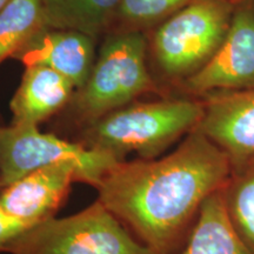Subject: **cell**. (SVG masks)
Returning a JSON list of instances; mask_svg holds the SVG:
<instances>
[{
	"label": "cell",
	"instance_id": "5",
	"mask_svg": "<svg viewBox=\"0 0 254 254\" xmlns=\"http://www.w3.org/2000/svg\"><path fill=\"white\" fill-rule=\"evenodd\" d=\"M227 0H192L159 24L152 52L167 78L194 74L214 55L231 24Z\"/></svg>",
	"mask_w": 254,
	"mask_h": 254
},
{
	"label": "cell",
	"instance_id": "10",
	"mask_svg": "<svg viewBox=\"0 0 254 254\" xmlns=\"http://www.w3.org/2000/svg\"><path fill=\"white\" fill-rule=\"evenodd\" d=\"M95 38L73 30L41 26L12 59L26 67H49L73 82L75 90L87 80L95 62Z\"/></svg>",
	"mask_w": 254,
	"mask_h": 254
},
{
	"label": "cell",
	"instance_id": "8",
	"mask_svg": "<svg viewBox=\"0 0 254 254\" xmlns=\"http://www.w3.org/2000/svg\"><path fill=\"white\" fill-rule=\"evenodd\" d=\"M201 98L204 114L196 131L228 155L232 167L254 158V87Z\"/></svg>",
	"mask_w": 254,
	"mask_h": 254
},
{
	"label": "cell",
	"instance_id": "1",
	"mask_svg": "<svg viewBox=\"0 0 254 254\" xmlns=\"http://www.w3.org/2000/svg\"><path fill=\"white\" fill-rule=\"evenodd\" d=\"M231 172L228 155L194 129L163 158L118 161L95 187L97 200L142 244L171 254Z\"/></svg>",
	"mask_w": 254,
	"mask_h": 254
},
{
	"label": "cell",
	"instance_id": "11",
	"mask_svg": "<svg viewBox=\"0 0 254 254\" xmlns=\"http://www.w3.org/2000/svg\"><path fill=\"white\" fill-rule=\"evenodd\" d=\"M74 92L73 82L58 72L40 65L26 66L9 101L11 124L39 126L67 106Z\"/></svg>",
	"mask_w": 254,
	"mask_h": 254
},
{
	"label": "cell",
	"instance_id": "7",
	"mask_svg": "<svg viewBox=\"0 0 254 254\" xmlns=\"http://www.w3.org/2000/svg\"><path fill=\"white\" fill-rule=\"evenodd\" d=\"M193 95L254 87V14L240 9L232 17L224 40L212 58L183 81Z\"/></svg>",
	"mask_w": 254,
	"mask_h": 254
},
{
	"label": "cell",
	"instance_id": "14",
	"mask_svg": "<svg viewBox=\"0 0 254 254\" xmlns=\"http://www.w3.org/2000/svg\"><path fill=\"white\" fill-rule=\"evenodd\" d=\"M221 196L232 227L254 254V158L232 167Z\"/></svg>",
	"mask_w": 254,
	"mask_h": 254
},
{
	"label": "cell",
	"instance_id": "3",
	"mask_svg": "<svg viewBox=\"0 0 254 254\" xmlns=\"http://www.w3.org/2000/svg\"><path fill=\"white\" fill-rule=\"evenodd\" d=\"M146 38L140 31H111L101 44L86 82L75 90L69 107L82 126L158 91L146 63Z\"/></svg>",
	"mask_w": 254,
	"mask_h": 254
},
{
	"label": "cell",
	"instance_id": "4",
	"mask_svg": "<svg viewBox=\"0 0 254 254\" xmlns=\"http://www.w3.org/2000/svg\"><path fill=\"white\" fill-rule=\"evenodd\" d=\"M8 254H159L136 241L99 200L78 213L51 218L9 244Z\"/></svg>",
	"mask_w": 254,
	"mask_h": 254
},
{
	"label": "cell",
	"instance_id": "15",
	"mask_svg": "<svg viewBox=\"0 0 254 254\" xmlns=\"http://www.w3.org/2000/svg\"><path fill=\"white\" fill-rule=\"evenodd\" d=\"M44 26L40 0H11L0 11V64L12 58Z\"/></svg>",
	"mask_w": 254,
	"mask_h": 254
},
{
	"label": "cell",
	"instance_id": "17",
	"mask_svg": "<svg viewBox=\"0 0 254 254\" xmlns=\"http://www.w3.org/2000/svg\"><path fill=\"white\" fill-rule=\"evenodd\" d=\"M28 228H31L28 225L9 215L0 206V253H5L9 244Z\"/></svg>",
	"mask_w": 254,
	"mask_h": 254
},
{
	"label": "cell",
	"instance_id": "20",
	"mask_svg": "<svg viewBox=\"0 0 254 254\" xmlns=\"http://www.w3.org/2000/svg\"><path fill=\"white\" fill-rule=\"evenodd\" d=\"M0 125H1V124H0Z\"/></svg>",
	"mask_w": 254,
	"mask_h": 254
},
{
	"label": "cell",
	"instance_id": "12",
	"mask_svg": "<svg viewBox=\"0 0 254 254\" xmlns=\"http://www.w3.org/2000/svg\"><path fill=\"white\" fill-rule=\"evenodd\" d=\"M44 26L82 32L97 39L112 30L122 0H40Z\"/></svg>",
	"mask_w": 254,
	"mask_h": 254
},
{
	"label": "cell",
	"instance_id": "2",
	"mask_svg": "<svg viewBox=\"0 0 254 254\" xmlns=\"http://www.w3.org/2000/svg\"><path fill=\"white\" fill-rule=\"evenodd\" d=\"M202 114L201 100L165 98L132 103L85 126L79 142L119 161L131 153L140 159H154L194 131Z\"/></svg>",
	"mask_w": 254,
	"mask_h": 254
},
{
	"label": "cell",
	"instance_id": "6",
	"mask_svg": "<svg viewBox=\"0 0 254 254\" xmlns=\"http://www.w3.org/2000/svg\"><path fill=\"white\" fill-rule=\"evenodd\" d=\"M112 155L72 142L34 125H0V180L7 186L38 168L72 164L78 168L80 183L93 186L118 163Z\"/></svg>",
	"mask_w": 254,
	"mask_h": 254
},
{
	"label": "cell",
	"instance_id": "16",
	"mask_svg": "<svg viewBox=\"0 0 254 254\" xmlns=\"http://www.w3.org/2000/svg\"><path fill=\"white\" fill-rule=\"evenodd\" d=\"M192 0H122L111 31H140L159 25Z\"/></svg>",
	"mask_w": 254,
	"mask_h": 254
},
{
	"label": "cell",
	"instance_id": "13",
	"mask_svg": "<svg viewBox=\"0 0 254 254\" xmlns=\"http://www.w3.org/2000/svg\"><path fill=\"white\" fill-rule=\"evenodd\" d=\"M182 254H251L228 220L221 190L204 202Z\"/></svg>",
	"mask_w": 254,
	"mask_h": 254
},
{
	"label": "cell",
	"instance_id": "18",
	"mask_svg": "<svg viewBox=\"0 0 254 254\" xmlns=\"http://www.w3.org/2000/svg\"><path fill=\"white\" fill-rule=\"evenodd\" d=\"M9 1H11V0H0V11H1V9L4 8Z\"/></svg>",
	"mask_w": 254,
	"mask_h": 254
},
{
	"label": "cell",
	"instance_id": "9",
	"mask_svg": "<svg viewBox=\"0 0 254 254\" xmlns=\"http://www.w3.org/2000/svg\"><path fill=\"white\" fill-rule=\"evenodd\" d=\"M75 182H80V176L72 164L38 168L4 187L0 192V206L9 215L33 227L55 218Z\"/></svg>",
	"mask_w": 254,
	"mask_h": 254
},
{
	"label": "cell",
	"instance_id": "19",
	"mask_svg": "<svg viewBox=\"0 0 254 254\" xmlns=\"http://www.w3.org/2000/svg\"><path fill=\"white\" fill-rule=\"evenodd\" d=\"M2 189H4V185H2L1 180H0V192H1V190H2Z\"/></svg>",
	"mask_w": 254,
	"mask_h": 254
}]
</instances>
